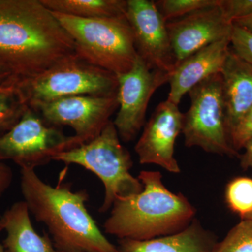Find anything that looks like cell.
Wrapping results in <instances>:
<instances>
[{"label":"cell","instance_id":"1","mask_svg":"<svg viewBox=\"0 0 252 252\" xmlns=\"http://www.w3.org/2000/svg\"><path fill=\"white\" fill-rule=\"evenodd\" d=\"M77 54L75 44L40 0H0V63L29 79Z\"/></svg>","mask_w":252,"mask_h":252},{"label":"cell","instance_id":"2","mask_svg":"<svg viewBox=\"0 0 252 252\" xmlns=\"http://www.w3.org/2000/svg\"><path fill=\"white\" fill-rule=\"evenodd\" d=\"M21 190L29 211L49 230L61 252H118L86 207V190L73 192L67 185L52 187L34 169H21Z\"/></svg>","mask_w":252,"mask_h":252},{"label":"cell","instance_id":"3","mask_svg":"<svg viewBox=\"0 0 252 252\" xmlns=\"http://www.w3.org/2000/svg\"><path fill=\"white\" fill-rule=\"evenodd\" d=\"M137 177L143 190L114 203L104 223L106 233L145 240L175 234L190 224L195 209L185 195L165 187L160 172L143 170Z\"/></svg>","mask_w":252,"mask_h":252},{"label":"cell","instance_id":"4","mask_svg":"<svg viewBox=\"0 0 252 252\" xmlns=\"http://www.w3.org/2000/svg\"><path fill=\"white\" fill-rule=\"evenodd\" d=\"M53 160L84 167L102 181L104 198L99 212L112 208L119 199L140 193L143 185L138 177L130 173L132 160L130 154L122 145L112 121L97 137L75 148L59 154Z\"/></svg>","mask_w":252,"mask_h":252},{"label":"cell","instance_id":"5","mask_svg":"<svg viewBox=\"0 0 252 252\" xmlns=\"http://www.w3.org/2000/svg\"><path fill=\"white\" fill-rule=\"evenodd\" d=\"M53 13L72 37L81 59L117 76L133 67L137 54L126 16L81 18Z\"/></svg>","mask_w":252,"mask_h":252},{"label":"cell","instance_id":"6","mask_svg":"<svg viewBox=\"0 0 252 252\" xmlns=\"http://www.w3.org/2000/svg\"><path fill=\"white\" fill-rule=\"evenodd\" d=\"M20 88L32 108L63 97L109 96L117 94V76L93 65L77 54L29 79H20Z\"/></svg>","mask_w":252,"mask_h":252},{"label":"cell","instance_id":"7","mask_svg":"<svg viewBox=\"0 0 252 252\" xmlns=\"http://www.w3.org/2000/svg\"><path fill=\"white\" fill-rule=\"evenodd\" d=\"M190 105L184 114L182 133L185 145L198 147L209 153L238 156L230 143L225 124L220 74L207 78L188 93Z\"/></svg>","mask_w":252,"mask_h":252},{"label":"cell","instance_id":"8","mask_svg":"<svg viewBox=\"0 0 252 252\" xmlns=\"http://www.w3.org/2000/svg\"><path fill=\"white\" fill-rule=\"evenodd\" d=\"M84 143L77 136L64 135L61 127L49 125L28 107L19 122L0 137V162L11 160L21 169L35 170Z\"/></svg>","mask_w":252,"mask_h":252},{"label":"cell","instance_id":"9","mask_svg":"<svg viewBox=\"0 0 252 252\" xmlns=\"http://www.w3.org/2000/svg\"><path fill=\"white\" fill-rule=\"evenodd\" d=\"M171 74L152 70L137 55L129 72L117 75L119 111L113 121L121 140L130 142L145 125L149 100Z\"/></svg>","mask_w":252,"mask_h":252},{"label":"cell","instance_id":"10","mask_svg":"<svg viewBox=\"0 0 252 252\" xmlns=\"http://www.w3.org/2000/svg\"><path fill=\"white\" fill-rule=\"evenodd\" d=\"M118 107L117 94L63 97L32 109L49 125L70 127L75 132L74 135L87 142L100 133Z\"/></svg>","mask_w":252,"mask_h":252},{"label":"cell","instance_id":"11","mask_svg":"<svg viewBox=\"0 0 252 252\" xmlns=\"http://www.w3.org/2000/svg\"><path fill=\"white\" fill-rule=\"evenodd\" d=\"M126 18L136 51L152 70L172 74L176 67L167 23L151 0H127Z\"/></svg>","mask_w":252,"mask_h":252},{"label":"cell","instance_id":"12","mask_svg":"<svg viewBox=\"0 0 252 252\" xmlns=\"http://www.w3.org/2000/svg\"><path fill=\"white\" fill-rule=\"evenodd\" d=\"M184 114L179 105L166 100L160 102L135 147L141 164H155L172 173L181 169L175 158L176 140L182 131Z\"/></svg>","mask_w":252,"mask_h":252},{"label":"cell","instance_id":"13","mask_svg":"<svg viewBox=\"0 0 252 252\" xmlns=\"http://www.w3.org/2000/svg\"><path fill=\"white\" fill-rule=\"evenodd\" d=\"M233 27L219 3L167 22L176 67L199 50L231 36Z\"/></svg>","mask_w":252,"mask_h":252},{"label":"cell","instance_id":"14","mask_svg":"<svg viewBox=\"0 0 252 252\" xmlns=\"http://www.w3.org/2000/svg\"><path fill=\"white\" fill-rule=\"evenodd\" d=\"M230 36L199 50L175 67L169 81L167 100L179 105L183 96L193 87L212 75L220 74L229 51Z\"/></svg>","mask_w":252,"mask_h":252},{"label":"cell","instance_id":"15","mask_svg":"<svg viewBox=\"0 0 252 252\" xmlns=\"http://www.w3.org/2000/svg\"><path fill=\"white\" fill-rule=\"evenodd\" d=\"M220 75L225 124L230 135V131L252 106V64L230 49Z\"/></svg>","mask_w":252,"mask_h":252},{"label":"cell","instance_id":"16","mask_svg":"<svg viewBox=\"0 0 252 252\" xmlns=\"http://www.w3.org/2000/svg\"><path fill=\"white\" fill-rule=\"evenodd\" d=\"M31 212L24 201L13 204L0 217V231L4 230V252H61L44 232L39 235L32 223Z\"/></svg>","mask_w":252,"mask_h":252},{"label":"cell","instance_id":"17","mask_svg":"<svg viewBox=\"0 0 252 252\" xmlns=\"http://www.w3.org/2000/svg\"><path fill=\"white\" fill-rule=\"evenodd\" d=\"M217 240L194 220L175 234L145 240L121 239L118 252H213Z\"/></svg>","mask_w":252,"mask_h":252},{"label":"cell","instance_id":"18","mask_svg":"<svg viewBox=\"0 0 252 252\" xmlns=\"http://www.w3.org/2000/svg\"><path fill=\"white\" fill-rule=\"evenodd\" d=\"M53 12L81 18L125 17L127 0H40Z\"/></svg>","mask_w":252,"mask_h":252},{"label":"cell","instance_id":"19","mask_svg":"<svg viewBox=\"0 0 252 252\" xmlns=\"http://www.w3.org/2000/svg\"><path fill=\"white\" fill-rule=\"evenodd\" d=\"M19 80V78L11 76L0 84V137L19 122L28 109Z\"/></svg>","mask_w":252,"mask_h":252},{"label":"cell","instance_id":"20","mask_svg":"<svg viewBox=\"0 0 252 252\" xmlns=\"http://www.w3.org/2000/svg\"><path fill=\"white\" fill-rule=\"evenodd\" d=\"M225 201L231 211L245 219L252 212V179L240 177L227 185Z\"/></svg>","mask_w":252,"mask_h":252},{"label":"cell","instance_id":"21","mask_svg":"<svg viewBox=\"0 0 252 252\" xmlns=\"http://www.w3.org/2000/svg\"><path fill=\"white\" fill-rule=\"evenodd\" d=\"M219 0H160L156 1L159 12L167 23L218 4Z\"/></svg>","mask_w":252,"mask_h":252},{"label":"cell","instance_id":"22","mask_svg":"<svg viewBox=\"0 0 252 252\" xmlns=\"http://www.w3.org/2000/svg\"><path fill=\"white\" fill-rule=\"evenodd\" d=\"M213 252H252V220H243L233 227Z\"/></svg>","mask_w":252,"mask_h":252},{"label":"cell","instance_id":"23","mask_svg":"<svg viewBox=\"0 0 252 252\" xmlns=\"http://www.w3.org/2000/svg\"><path fill=\"white\" fill-rule=\"evenodd\" d=\"M230 44L239 57L252 64V33L233 23Z\"/></svg>","mask_w":252,"mask_h":252},{"label":"cell","instance_id":"24","mask_svg":"<svg viewBox=\"0 0 252 252\" xmlns=\"http://www.w3.org/2000/svg\"><path fill=\"white\" fill-rule=\"evenodd\" d=\"M229 135L230 143L236 152L252 140V106L230 131Z\"/></svg>","mask_w":252,"mask_h":252},{"label":"cell","instance_id":"25","mask_svg":"<svg viewBox=\"0 0 252 252\" xmlns=\"http://www.w3.org/2000/svg\"><path fill=\"white\" fill-rule=\"evenodd\" d=\"M219 6L232 23L252 14V0H220Z\"/></svg>","mask_w":252,"mask_h":252},{"label":"cell","instance_id":"26","mask_svg":"<svg viewBox=\"0 0 252 252\" xmlns=\"http://www.w3.org/2000/svg\"><path fill=\"white\" fill-rule=\"evenodd\" d=\"M13 181V171L9 165L0 162V197L9 189Z\"/></svg>","mask_w":252,"mask_h":252},{"label":"cell","instance_id":"27","mask_svg":"<svg viewBox=\"0 0 252 252\" xmlns=\"http://www.w3.org/2000/svg\"><path fill=\"white\" fill-rule=\"evenodd\" d=\"M245 153L241 157L240 165L244 169H248L252 167V140L247 143L245 147Z\"/></svg>","mask_w":252,"mask_h":252},{"label":"cell","instance_id":"28","mask_svg":"<svg viewBox=\"0 0 252 252\" xmlns=\"http://www.w3.org/2000/svg\"><path fill=\"white\" fill-rule=\"evenodd\" d=\"M233 23L241 26V27L245 28V30L252 33V14L248 16V17L239 19Z\"/></svg>","mask_w":252,"mask_h":252},{"label":"cell","instance_id":"29","mask_svg":"<svg viewBox=\"0 0 252 252\" xmlns=\"http://www.w3.org/2000/svg\"><path fill=\"white\" fill-rule=\"evenodd\" d=\"M11 76H13L12 74L9 72V69L5 67L1 63H0V84Z\"/></svg>","mask_w":252,"mask_h":252},{"label":"cell","instance_id":"30","mask_svg":"<svg viewBox=\"0 0 252 252\" xmlns=\"http://www.w3.org/2000/svg\"><path fill=\"white\" fill-rule=\"evenodd\" d=\"M243 220H252V212L250 215H249L248 217H245Z\"/></svg>","mask_w":252,"mask_h":252},{"label":"cell","instance_id":"31","mask_svg":"<svg viewBox=\"0 0 252 252\" xmlns=\"http://www.w3.org/2000/svg\"><path fill=\"white\" fill-rule=\"evenodd\" d=\"M0 252H4V248H3L2 243H0Z\"/></svg>","mask_w":252,"mask_h":252}]
</instances>
